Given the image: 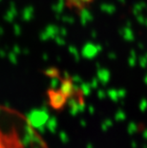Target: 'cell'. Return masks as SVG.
Segmentation results:
<instances>
[{"label": "cell", "mask_w": 147, "mask_h": 148, "mask_svg": "<svg viewBox=\"0 0 147 148\" xmlns=\"http://www.w3.org/2000/svg\"><path fill=\"white\" fill-rule=\"evenodd\" d=\"M0 148H47L26 124L0 119Z\"/></svg>", "instance_id": "1"}]
</instances>
